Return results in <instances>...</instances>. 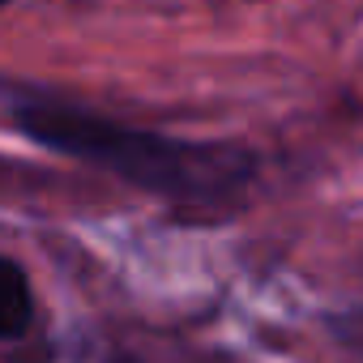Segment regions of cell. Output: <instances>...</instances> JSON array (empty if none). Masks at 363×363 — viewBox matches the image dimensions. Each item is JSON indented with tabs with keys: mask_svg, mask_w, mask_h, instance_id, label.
<instances>
[{
	"mask_svg": "<svg viewBox=\"0 0 363 363\" xmlns=\"http://www.w3.org/2000/svg\"><path fill=\"white\" fill-rule=\"evenodd\" d=\"M35 325V286L18 257L0 252V342H18Z\"/></svg>",
	"mask_w": 363,
	"mask_h": 363,
	"instance_id": "cell-2",
	"label": "cell"
},
{
	"mask_svg": "<svg viewBox=\"0 0 363 363\" xmlns=\"http://www.w3.org/2000/svg\"><path fill=\"white\" fill-rule=\"evenodd\" d=\"M9 5H13V0H0V9H9Z\"/></svg>",
	"mask_w": 363,
	"mask_h": 363,
	"instance_id": "cell-4",
	"label": "cell"
},
{
	"mask_svg": "<svg viewBox=\"0 0 363 363\" xmlns=\"http://www.w3.org/2000/svg\"><path fill=\"white\" fill-rule=\"evenodd\" d=\"M171 363H248L231 350H189V354H175Z\"/></svg>",
	"mask_w": 363,
	"mask_h": 363,
	"instance_id": "cell-3",
	"label": "cell"
},
{
	"mask_svg": "<svg viewBox=\"0 0 363 363\" xmlns=\"http://www.w3.org/2000/svg\"><path fill=\"white\" fill-rule=\"evenodd\" d=\"M5 116L30 145L137 189L141 197L158 201L179 227L235 223L248 210L265 167L261 154L244 141L145 128L39 86L9 90Z\"/></svg>",
	"mask_w": 363,
	"mask_h": 363,
	"instance_id": "cell-1",
	"label": "cell"
}]
</instances>
